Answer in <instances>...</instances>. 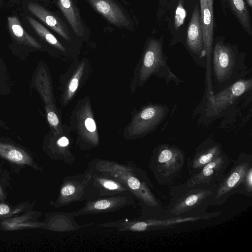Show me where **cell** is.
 Wrapping results in <instances>:
<instances>
[{"instance_id":"1","label":"cell","mask_w":252,"mask_h":252,"mask_svg":"<svg viewBox=\"0 0 252 252\" xmlns=\"http://www.w3.org/2000/svg\"><path fill=\"white\" fill-rule=\"evenodd\" d=\"M88 167L94 171L111 175L123 183L138 201L139 218H164L165 209L152 191L153 184L146 171L132 161L124 164L95 158L89 163Z\"/></svg>"},{"instance_id":"2","label":"cell","mask_w":252,"mask_h":252,"mask_svg":"<svg viewBox=\"0 0 252 252\" xmlns=\"http://www.w3.org/2000/svg\"><path fill=\"white\" fill-rule=\"evenodd\" d=\"M252 91V78L238 80L217 93L203 97L193 112L194 116H198V122L206 125L224 118L222 125L233 119L240 108L250 104Z\"/></svg>"},{"instance_id":"3","label":"cell","mask_w":252,"mask_h":252,"mask_svg":"<svg viewBox=\"0 0 252 252\" xmlns=\"http://www.w3.org/2000/svg\"><path fill=\"white\" fill-rule=\"evenodd\" d=\"M245 54L219 40L212 47L211 76L213 93L247 78L252 69L245 63Z\"/></svg>"},{"instance_id":"4","label":"cell","mask_w":252,"mask_h":252,"mask_svg":"<svg viewBox=\"0 0 252 252\" xmlns=\"http://www.w3.org/2000/svg\"><path fill=\"white\" fill-rule=\"evenodd\" d=\"M215 187L203 185L192 186L185 183L170 188V199L164 218L181 215H198L207 213V208L213 205Z\"/></svg>"},{"instance_id":"5","label":"cell","mask_w":252,"mask_h":252,"mask_svg":"<svg viewBox=\"0 0 252 252\" xmlns=\"http://www.w3.org/2000/svg\"><path fill=\"white\" fill-rule=\"evenodd\" d=\"M167 59L163 53L161 42L155 39L150 40L138 66V85L143 86L152 75L162 79L166 85L173 82L178 86L184 83L171 71L167 63Z\"/></svg>"},{"instance_id":"6","label":"cell","mask_w":252,"mask_h":252,"mask_svg":"<svg viewBox=\"0 0 252 252\" xmlns=\"http://www.w3.org/2000/svg\"><path fill=\"white\" fill-rule=\"evenodd\" d=\"M186 154L179 147L167 143L155 147L149 160V167L157 183L166 185L182 171Z\"/></svg>"},{"instance_id":"7","label":"cell","mask_w":252,"mask_h":252,"mask_svg":"<svg viewBox=\"0 0 252 252\" xmlns=\"http://www.w3.org/2000/svg\"><path fill=\"white\" fill-rule=\"evenodd\" d=\"M227 173L215 186L213 205L221 206L235 194H243V185L246 175L252 167V155L241 153Z\"/></svg>"},{"instance_id":"8","label":"cell","mask_w":252,"mask_h":252,"mask_svg":"<svg viewBox=\"0 0 252 252\" xmlns=\"http://www.w3.org/2000/svg\"><path fill=\"white\" fill-rule=\"evenodd\" d=\"M221 214L220 211L207 212L198 215H181L162 218L124 219L120 226L123 231L146 232L174 227L179 224L201 220H209Z\"/></svg>"},{"instance_id":"9","label":"cell","mask_w":252,"mask_h":252,"mask_svg":"<svg viewBox=\"0 0 252 252\" xmlns=\"http://www.w3.org/2000/svg\"><path fill=\"white\" fill-rule=\"evenodd\" d=\"M169 110L166 104L150 103L145 105L135 115L128 126V137L140 138L154 131L165 120Z\"/></svg>"},{"instance_id":"10","label":"cell","mask_w":252,"mask_h":252,"mask_svg":"<svg viewBox=\"0 0 252 252\" xmlns=\"http://www.w3.org/2000/svg\"><path fill=\"white\" fill-rule=\"evenodd\" d=\"M92 174L87 168L82 173L66 176L61 186L55 206L63 207L74 202L87 201V188Z\"/></svg>"},{"instance_id":"11","label":"cell","mask_w":252,"mask_h":252,"mask_svg":"<svg viewBox=\"0 0 252 252\" xmlns=\"http://www.w3.org/2000/svg\"><path fill=\"white\" fill-rule=\"evenodd\" d=\"M135 198L130 192L102 196L86 202L85 205L73 212L75 217L81 215L111 213L136 205Z\"/></svg>"},{"instance_id":"12","label":"cell","mask_w":252,"mask_h":252,"mask_svg":"<svg viewBox=\"0 0 252 252\" xmlns=\"http://www.w3.org/2000/svg\"><path fill=\"white\" fill-rule=\"evenodd\" d=\"M229 162V158L223 152L219 157L204 166L198 172L190 175L185 183L189 186L203 185L215 187L222 180Z\"/></svg>"},{"instance_id":"13","label":"cell","mask_w":252,"mask_h":252,"mask_svg":"<svg viewBox=\"0 0 252 252\" xmlns=\"http://www.w3.org/2000/svg\"><path fill=\"white\" fill-rule=\"evenodd\" d=\"M92 171V176L87 188L86 202L102 196L130 192L123 183L113 176L106 173Z\"/></svg>"},{"instance_id":"14","label":"cell","mask_w":252,"mask_h":252,"mask_svg":"<svg viewBox=\"0 0 252 252\" xmlns=\"http://www.w3.org/2000/svg\"><path fill=\"white\" fill-rule=\"evenodd\" d=\"M186 45L195 63L206 68L207 58L204 49L200 15L197 4L192 13L187 31Z\"/></svg>"},{"instance_id":"15","label":"cell","mask_w":252,"mask_h":252,"mask_svg":"<svg viewBox=\"0 0 252 252\" xmlns=\"http://www.w3.org/2000/svg\"><path fill=\"white\" fill-rule=\"evenodd\" d=\"M223 153L220 144L213 138H206L195 149L194 154L188 158L187 166L189 173L191 175L198 172Z\"/></svg>"},{"instance_id":"16","label":"cell","mask_w":252,"mask_h":252,"mask_svg":"<svg viewBox=\"0 0 252 252\" xmlns=\"http://www.w3.org/2000/svg\"><path fill=\"white\" fill-rule=\"evenodd\" d=\"M32 81L33 87L44 103L46 117L57 114L50 77L45 65L43 63L38 65Z\"/></svg>"},{"instance_id":"17","label":"cell","mask_w":252,"mask_h":252,"mask_svg":"<svg viewBox=\"0 0 252 252\" xmlns=\"http://www.w3.org/2000/svg\"><path fill=\"white\" fill-rule=\"evenodd\" d=\"M78 116L77 127L81 140L86 143L87 149L97 146L98 136L89 103L87 102L82 106Z\"/></svg>"},{"instance_id":"18","label":"cell","mask_w":252,"mask_h":252,"mask_svg":"<svg viewBox=\"0 0 252 252\" xmlns=\"http://www.w3.org/2000/svg\"><path fill=\"white\" fill-rule=\"evenodd\" d=\"M93 7L110 23L127 27L129 22L122 10L112 0H89Z\"/></svg>"},{"instance_id":"19","label":"cell","mask_w":252,"mask_h":252,"mask_svg":"<svg viewBox=\"0 0 252 252\" xmlns=\"http://www.w3.org/2000/svg\"><path fill=\"white\" fill-rule=\"evenodd\" d=\"M28 9L60 36L69 41L70 37L66 25L57 16L53 14L44 7L34 2H30Z\"/></svg>"},{"instance_id":"20","label":"cell","mask_w":252,"mask_h":252,"mask_svg":"<svg viewBox=\"0 0 252 252\" xmlns=\"http://www.w3.org/2000/svg\"><path fill=\"white\" fill-rule=\"evenodd\" d=\"M7 24L12 38L18 44L37 49L41 47V45L26 32L16 16L8 17Z\"/></svg>"},{"instance_id":"21","label":"cell","mask_w":252,"mask_h":252,"mask_svg":"<svg viewBox=\"0 0 252 252\" xmlns=\"http://www.w3.org/2000/svg\"><path fill=\"white\" fill-rule=\"evenodd\" d=\"M58 5L75 34L83 36L84 31L80 14L72 0H59Z\"/></svg>"},{"instance_id":"22","label":"cell","mask_w":252,"mask_h":252,"mask_svg":"<svg viewBox=\"0 0 252 252\" xmlns=\"http://www.w3.org/2000/svg\"><path fill=\"white\" fill-rule=\"evenodd\" d=\"M230 5L243 28L252 35L250 17L244 0H228Z\"/></svg>"},{"instance_id":"23","label":"cell","mask_w":252,"mask_h":252,"mask_svg":"<svg viewBox=\"0 0 252 252\" xmlns=\"http://www.w3.org/2000/svg\"><path fill=\"white\" fill-rule=\"evenodd\" d=\"M27 19L36 33L43 40L62 51H65L62 44L44 26L30 16H27Z\"/></svg>"},{"instance_id":"24","label":"cell","mask_w":252,"mask_h":252,"mask_svg":"<svg viewBox=\"0 0 252 252\" xmlns=\"http://www.w3.org/2000/svg\"><path fill=\"white\" fill-rule=\"evenodd\" d=\"M85 63H81L76 68L74 74L69 80V82L66 88L63 96L64 102H68L74 96L78 89L81 79L82 77Z\"/></svg>"},{"instance_id":"25","label":"cell","mask_w":252,"mask_h":252,"mask_svg":"<svg viewBox=\"0 0 252 252\" xmlns=\"http://www.w3.org/2000/svg\"><path fill=\"white\" fill-rule=\"evenodd\" d=\"M8 69L0 59V97L8 94L10 91Z\"/></svg>"},{"instance_id":"26","label":"cell","mask_w":252,"mask_h":252,"mask_svg":"<svg viewBox=\"0 0 252 252\" xmlns=\"http://www.w3.org/2000/svg\"><path fill=\"white\" fill-rule=\"evenodd\" d=\"M248 197L252 196V167L247 172L243 185V194Z\"/></svg>"},{"instance_id":"27","label":"cell","mask_w":252,"mask_h":252,"mask_svg":"<svg viewBox=\"0 0 252 252\" xmlns=\"http://www.w3.org/2000/svg\"><path fill=\"white\" fill-rule=\"evenodd\" d=\"M186 11L182 3H179L177 7L175 17V27L177 30L183 23L186 17Z\"/></svg>"},{"instance_id":"28","label":"cell","mask_w":252,"mask_h":252,"mask_svg":"<svg viewBox=\"0 0 252 252\" xmlns=\"http://www.w3.org/2000/svg\"><path fill=\"white\" fill-rule=\"evenodd\" d=\"M9 210V207L7 205L0 204V215L8 214Z\"/></svg>"},{"instance_id":"29","label":"cell","mask_w":252,"mask_h":252,"mask_svg":"<svg viewBox=\"0 0 252 252\" xmlns=\"http://www.w3.org/2000/svg\"><path fill=\"white\" fill-rule=\"evenodd\" d=\"M0 128H8L5 123L1 119H0Z\"/></svg>"},{"instance_id":"30","label":"cell","mask_w":252,"mask_h":252,"mask_svg":"<svg viewBox=\"0 0 252 252\" xmlns=\"http://www.w3.org/2000/svg\"><path fill=\"white\" fill-rule=\"evenodd\" d=\"M200 7H202L205 5V3L207 1H213V0H200Z\"/></svg>"},{"instance_id":"31","label":"cell","mask_w":252,"mask_h":252,"mask_svg":"<svg viewBox=\"0 0 252 252\" xmlns=\"http://www.w3.org/2000/svg\"><path fill=\"white\" fill-rule=\"evenodd\" d=\"M248 4L250 7L252 6V0H246Z\"/></svg>"}]
</instances>
